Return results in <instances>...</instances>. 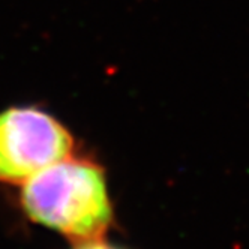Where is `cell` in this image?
Listing matches in <instances>:
<instances>
[{"label": "cell", "mask_w": 249, "mask_h": 249, "mask_svg": "<svg viewBox=\"0 0 249 249\" xmlns=\"http://www.w3.org/2000/svg\"><path fill=\"white\" fill-rule=\"evenodd\" d=\"M72 152V134L50 113L36 107L0 113V182L23 185Z\"/></svg>", "instance_id": "cell-2"}, {"label": "cell", "mask_w": 249, "mask_h": 249, "mask_svg": "<svg viewBox=\"0 0 249 249\" xmlns=\"http://www.w3.org/2000/svg\"><path fill=\"white\" fill-rule=\"evenodd\" d=\"M78 249H114V248H110V246H107V245H102L99 242H93V243H86L83 245L81 248Z\"/></svg>", "instance_id": "cell-3"}, {"label": "cell", "mask_w": 249, "mask_h": 249, "mask_svg": "<svg viewBox=\"0 0 249 249\" xmlns=\"http://www.w3.org/2000/svg\"><path fill=\"white\" fill-rule=\"evenodd\" d=\"M21 206L33 222L81 245L101 242L113 221L104 170L72 156L26 180Z\"/></svg>", "instance_id": "cell-1"}]
</instances>
